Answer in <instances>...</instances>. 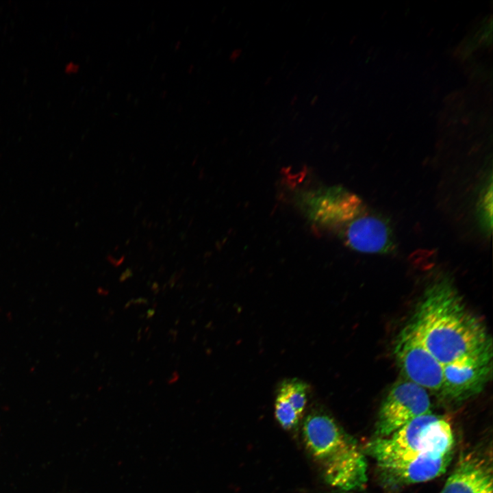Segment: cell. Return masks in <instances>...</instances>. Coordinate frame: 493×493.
I'll return each instance as SVG.
<instances>
[{
	"label": "cell",
	"instance_id": "cell-5",
	"mask_svg": "<svg viewBox=\"0 0 493 493\" xmlns=\"http://www.w3.org/2000/svg\"><path fill=\"white\" fill-rule=\"evenodd\" d=\"M394 354L407 380L427 390L440 392L443 365L427 349L410 323L397 336Z\"/></svg>",
	"mask_w": 493,
	"mask_h": 493
},
{
	"label": "cell",
	"instance_id": "cell-4",
	"mask_svg": "<svg viewBox=\"0 0 493 493\" xmlns=\"http://www.w3.org/2000/svg\"><path fill=\"white\" fill-rule=\"evenodd\" d=\"M427 390L407 379L395 383L383 401L375 425V438H386L414 419L429 413Z\"/></svg>",
	"mask_w": 493,
	"mask_h": 493
},
{
	"label": "cell",
	"instance_id": "cell-9",
	"mask_svg": "<svg viewBox=\"0 0 493 493\" xmlns=\"http://www.w3.org/2000/svg\"><path fill=\"white\" fill-rule=\"evenodd\" d=\"M453 455L440 458L420 457L377 462L383 481L390 486L428 481L442 475Z\"/></svg>",
	"mask_w": 493,
	"mask_h": 493
},
{
	"label": "cell",
	"instance_id": "cell-1",
	"mask_svg": "<svg viewBox=\"0 0 493 493\" xmlns=\"http://www.w3.org/2000/svg\"><path fill=\"white\" fill-rule=\"evenodd\" d=\"M292 192L295 207L317 231L336 236L358 252L394 251V236L388 220L345 188L304 184Z\"/></svg>",
	"mask_w": 493,
	"mask_h": 493
},
{
	"label": "cell",
	"instance_id": "cell-7",
	"mask_svg": "<svg viewBox=\"0 0 493 493\" xmlns=\"http://www.w3.org/2000/svg\"><path fill=\"white\" fill-rule=\"evenodd\" d=\"M303 438L312 457L323 465L355 441L330 416L309 414L303 424Z\"/></svg>",
	"mask_w": 493,
	"mask_h": 493
},
{
	"label": "cell",
	"instance_id": "cell-11",
	"mask_svg": "<svg viewBox=\"0 0 493 493\" xmlns=\"http://www.w3.org/2000/svg\"><path fill=\"white\" fill-rule=\"evenodd\" d=\"M307 384L297 379L284 380L278 390V392L286 397L300 417L307 404Z\"/></svg>",
	"mask_w": 493,
	"mask_h": 493
},
{
	"label": "cell",
	"instance_id": "cell-6",
	"mask_svg": "<svg viewBox=\"0 0 493 493\" xmlns=\"http://www.w3.org/2000/svg\"><path fill=\"white\" fill-rule=\"evenodd\" d=\"M492 348L443 366L440 394L451 401L460 402L479 394L492 372Z\"/></svg>",
	"mask_w": 493,
	"mask_h": 493
},
{
	"label": "cell",
	"instance_id": "cell-12",
	"mask_svg": "<svg viewBox=\"0 0 493 493\" xmlns=\"http://www.w3.org/2000/svg\"><path fill=\"white\" fill-rule=\"evenodd\" d=\"M275 416L281 427L286 430L296 427L301 418L289 401L279 392L275 402Z\"/></svg>",
	"mask_w": 493,
	"mask_h": 493
},
{
	"label": "cell",
	"instance_id": "cell-13",
	"mask_svg": "<svg viewBox=\"0 0 493 493\" xmlns=\"http://www.w3.org/2000/svg\"><path fill=\"white\" fill-rule=\"evenodd\" d=\"M180 46H181V42H180V41H178V42L175 44V49H177V50L179 49V47H180Z\"/></svg>",
	"mask_w": 493,
	"mask_h": 493
},
{
	"label": "cell",
	"instance_id": "cell-10",
	"mask_svg": "<svg viewBox=\"0 0 493 493\" xmlns=\"http://www.w3.org/2000/svg\"><path fill=\"white\" fill-rule=\"evenodd\" d=\"M323 468L327 482L344 490L362 488L367 481L366 460L357 444Z\"/></svg>",
	"mask_w": 493,
	"mask_h": 493
},
{
	"label": "cell",
	"instance_id": "cell-8",
	"mask_svg": "<svg viewBox=\"0 0 493 493\" xmlns=\"http://www.w3.org/2000/svg\"><path fill=\"white\" fill-rule=\"evenodd\" d=\"M492 459L481 451L463 455L440 493H493Z\"/></svg>",
	"mask_w": 493,
	"mask_h": 493
},
{
	"label": "cell",
	"instance_id": "cell-3",
	"mask_svg": "<svg viewBox=\"0 0 493 493\" xmlns=\"http://www.w3.org/2000/svg\"><path fill=\"white\" fill-rule=\"evenodd\" d=\"M453 432L444 418L431 413L420 416L388 437L375 438L366 447L377 462L453 455Z\"/></svg>",
	"mask_w": 493,
	"mask_h": 493
},
{
	"label": "cell",
	"instance_id": "cell-2",
	"mask_svg": "<svg viewBox=\"0 0 493 493\" xmlns=\"http://www.w3.org/2000/svg\"><path fill=\"white\" fill-rule=\"evenodd\" d=\"M410 324L443 366L492 348L484 325L445 277L428 287Z\"/></svg>",
	"mask_w": 493,
	"mask_h": 493
}]
</instances>
